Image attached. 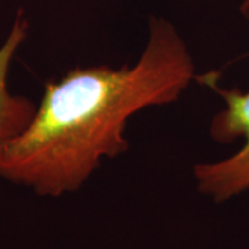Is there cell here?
Returning <instances> with one entry per match:
<instances>
[{
	"instance_id": "obj_3",
	"label": "cell",
	"mask_w": 249,
	"mask_h": 249,
	"mask_svg": "<svg viewBox=\"0 0 249 249\" xmlns=\"http://www.w3.org/2000/svg\"><path fill=\"white\" fill-rule=\"evenodd\" d=\"M27 36L28 22L19 13L4 43L0 46V154L27 127L36 111V106L31 100L11 93L9 88L11 64Z\"/></svg>"
},
{
	"instance_id": "obj_2",
	"label": "cell",
	"mask_w": 249,
	"mask_h": 249,
	"mask_svg": "<svg viewBox=\"0 0 249 249\" xmlns=\"http://www.w3.org/2000/svg\"><path fill=\"white\" fill-rule=\"evenodd\" d=\"M217 76V72L196 76V80L214 90L226 104L211 122V137L219 142L242 139L244 144L229 158L198 163L193 173L198 191L216 204H223L249 190V90L222 88Z\"/></svg>"
},
{
	"instance_id": "obj_1",
	"label": "cell",
	"mask_w": 249,
	"mask_h": 249,
	"mask_svg": "<svg viewBox=\"0 0 249 249\" xmlns=\"http://www.w3.org/2000/svg\"><path fill=\"white\" fill-rule=\"evenodd\" d=\"M194 79L184 39L170 22L151 18L133 65L76 67L46 83L27 127L0 154V178L40 196L78 191L104 158L127 151L132 116L176 103Z\"/></svg>"
},
{
	"instance_id": "obj_4",
	"label": "cell",
	"mask_w": 249,
	"mask_h": 249,
	"mask_svg": "<svg viewBox=\"0 0 249 249\" xmlns=\"http://www.w3.org/2000/svg\"><path fill=\"white\" fill-rule=\"evenodd\" d=\"M240 11H241V14H242V16L249 21V0H244V1L241 3Z\"/></svg>"
}]
</instances>
